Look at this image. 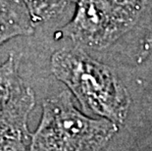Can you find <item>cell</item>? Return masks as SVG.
Returning <instances> with one entry per match:
<instances>
[{
	"mask_svg": "<svg viewBox=\"0 0 152 151\" xmlns=\"http://www.w3.org/2000/svg\"><path fill=\"white\" fill-rule=\"evenodd\" d=\"M34 26L57 17L77 0H21Z\"/></svg>",
	"mask_w": 152,
	"mask_h": 151,
	"instance_id": "6",
	"label": "cell"
},
{
	"mask_svg": "<svg viewBox=\"0 0 152 151\" xmlns=\"http://www.w3.org/2000/svg\"><path fill=\"white\" fill-rule=\"evenodd\" d=\"M151 50H152V21L149 26V28H148L147 34L144 37L143 42H142L141 55H145V54H147L148 52H150Z\"/></svg>",
	"mask_w": 152,
	"mask_h": 151,
	"instance_id": "8",
	"label": "cell"
},
{
	"mask_svg": "<svg viewBox=\"0 0 152 151\" xmlns=\"http://www.w3.org/2000/svg\"><path fill=\"white\" fill-rule=\"evenodd\" d=\"M35 105V95L22 79L14 54L0 65V139H31L28 120Z\"/></svg>",
	"mask_w": 152,
	"mask_h": 151,
	"instance_id": "4",
	"label": "cell"
},
{
	"mask_svg": "<svg viewBox=\"0 0 152 151\" xmlns=\"http://www.w3.org/2000/svg\"><path fill=\"white\" fill-rule=\"evenodd\" d=\"M30 140L23 137H5L0 139V151H28Z\"/></svg>",
	"mask_w": 152,
	"mask_h": 151,
	"instance_id": "7",
	"label": "cell"
},
{
	"mask_svg": "<svg viewBox=\"0 0 152 151\" xmlns=\"http://www.w3.org/2000/svg\"><path fill=\"white\" fill-rule=\"evenodd\" d=\"M34 28L21 0H0V46L14 37L34 34Z\"/></svg>",
	"mask_w": 152,
	"mask_h": 151,
	"instance_id": "5",
	"label": "cell"
},
{
	"mask_svg": "<svg viewBox=\"0 0 152 151\" xmlns=\"http://www.w3.org/2000/svg\"><path fill=\"white\" fill-rule=\"evenodd\" d=\"M145 0H77V9L60 34L76 47L102 50L134 27Z\"/></svg>",
	"mask_w": 152,
	"mask_h": 151,
	"instance_id": "3",
	"label": "cell"
},
{
	"mask_svg": "<svg viewBox=\"0 0 152 151\" xmlns=\"http://www.w3.org/2000/svg\"><path fill=\"white\" fill-rule=\"evenodd\" d=\"M50 67L55 78L67 86L83 111L117 126L124 124L131 97L110 67L93 59L79 47L54 52Z\"/></svg>",
	"mask_w": 152,
	"mask_h": 151,
	"instance_id": "1",
	"label": "cell"
},
{
	"mask_svg": "<svg viewBox=\"0 0 152 151\" xmlns=\"http://www.w3.org/2000/svg\"><path fill=\"white\" fill-rule=\"evenodd\" d=\"M117 131L118 126L112 122L80 112L71 92L63 90L43 100L28 151H102Z\"/></svg>",
	"mask_w": 152,
	"mask_h": 151,
	"instance_id": "2",
	"label": "cell"
}]
</instances>
